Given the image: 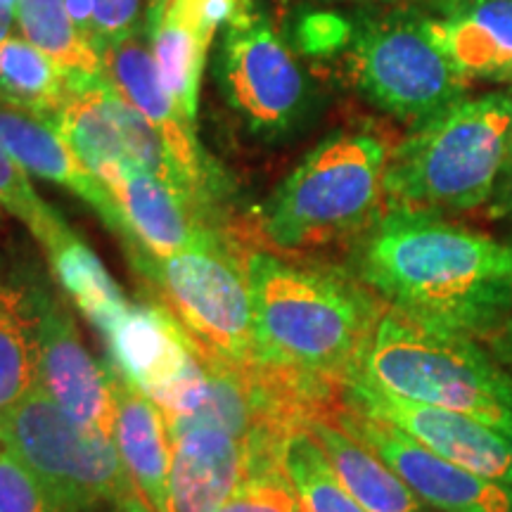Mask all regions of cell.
I'll return each mask as SVG.
<instances>
[{
    "instance_id": "cell-1",
    "label": "cell",
    "mask_w": 512,
    "mask_h": 512,
    "mask_svg": "<svg viewBox=\"0 0 512 512\" xmlns=\"http://www.w3.org/2000/svg\"><path fill=\"white\" fill-rule=\"evenodd\" d=\"M358 280L430 328L486 337L512 313V242L422 211L387 209L356 247Z\"/></svg>"
},
{
    "instance_id": "cell-2",
    "label": "cell",
    "mask_w": 512,
    "mask_h": 512,
    "mask_svg": "<svg viewBox=\"0 0 512 512\" xmlns=\"http://www.w3.org/2000/svg\"><path fill=\"white\" fill-rule=\"evenodd\" d=\"M254 309L256 361L344 389L384 306L347 275L266 249L245 256Z\"/></svg>"
},
{
    "instance_id": "cell-3",
    "label": "cell",
    "mask_w": 512,
    "mask_h": 512,
    "mask_svg": "<svg viewBox=\"0 0 512 512\" xmlns=\"http://www.w3.org/2000/svg\"><path fill=\"white\" fill-rule=\"evenodd\" d=\"M512 159V95L458 100L387 157V209L451 214L491 200Z\"/></svg>"
},
{
    "instance_id": "cell-4",
    "label": "cell",
    "mask_w": 512,
    "mask_h": 512,
    "mask_svg": "<svg viewBox=\"0 0 512 512\" xmlns=\"http://www.w3.org/2000/svg\"><path fill=\"white\" fill-rule=\"evenodd\" d=\"M358 377L399 399L463 413L503 432L512 422V375L477 339L382 311Z\"/></svg>"
},
{
    "instance_id": "cell-5",
    "label": "cell",
    "mask_w": 512,
    "mask_h": 512,
    "mask_svg": "<svg viewBox=\"0 0 512 512\" xmlns=\"http://www.w3.org/2000/svg\"><path fill=\"white\" fill-rule=\"evenodd\" d=\"M387 157L370 133L323 140L261 204L264 238L287 252L361 238L384 214Z\"/></svg>"
},
{
    "instance_id": "cell-6",
    "label": "cell",
    "mask_w": 512,
    "mask_h": 512,
    "mask_svg": "<svg viewBox=\"0 0 512 512\" xmlns=\"http://www.w3.org/2000/svg\"><path fill=\"white\" fill-rule=\"evenodd\" d=\"M128 259L202 356L233 366L256 361L245 259L240 261L221 230L176 254L136 252Z\"/></svg>"
},
{
    "instance_id": "cell-7",
    "label": "cell",
    "mask_w": 512,
    "mask_h": 512,
    "mask_svg": "<svg viewBox=\"0 0 512 512\" xmlns=\"http://www.w3.org/2000/svg\"><path fill=\"white\" fill-rule=\"evenodd\" d=\"M0 434L60 512H86L136 496L114 439L69 418L41 387L0 415Z\"/></svg>"
},
{
    "instance_id": "cell-8",
    "label": "cell",
    "mask_w": 512,
    "mask_h": 512,
    "mask_svg": "<svg viewBox=\"0 0 512 512\" xmlns=\"http://www.w3.org/2000/svg\"><path fill=\"white\" fill-rule=\"evenodd\" d=\"M349 74L368 100L408 124H427L465 91V74L434 41L427 19L363 24L351 38Z\"/></svg>"
},
{
    "instance_id": "cell-9",
    "label": "cell",
    "mask_w": 512,
    "mask_h": 512,
    "mask_svg": "<svg viewBox=\"0 0 512 512\" xmlns=\"http://www.w3.org/2000/svg\"><path fill=\"white\" fill-rule=\"evenodd\" d=\"M219 81L228 105L266 140L290 133L309 105V83L292 48L254 12L228 27Z\"/></svg>"
},
{
    "instance_id": "cell-10",
    "label": "cell",
    "mask_w": 512,
    "mask_h": 512,
    "mask_svg": "<svg viewBox=\"0 0 512 512\" xmlns=\"http://www.w3.org/2000/svg\"><path fill=\"white\" fill-rule=\"evenodd\" d=\"M349 437L368 446L437 512H512V486L465 470L396 430L389 422L339 406L330 415Z\"/></svg>"
},
{
    "instance_id": "cell-11",
    "label": "cell",
    "mask_w": 512,
    "mask_h": 512,
    "mask_svg": "<svg viewBox=\"0 0 512 512\" xmlns=\"http://www.w3.org/2000/svg\"><path fill=\"white\" fill-rule=\"evenodd\" d=\"M342 406L389 422L437 456L512 486V448L501 432L484 422L446 408L399 399L358 375L344 384Z\"/></svg>"
},
{
    "instance_id": "cell-12",
    "label": "cell",
    "mask_w": 512,
    "mask_h": 512,
    "mask_svg": "<svg viewBox=\"0 0 512 512\" xmlns=\"http://www.w3.org/2000/svg\"><path fill=\"white\" fill-rule=\"evenodd\" d=\"M38 387L86 430L114 439L112 370L95 361L60 299L36 287Z\"/></svg>"
},
{
    "instance_id": "cell-13",
    "label": "cell",
    "mask_w": 512,
    "mask_h": 512,
    "mask_svg": "<svg viewBox=\"0 0 512 512\" xmlns=\"http://www.w3.org/2000/svg\"><path fill=\"white\" fill-rule=\"evenodd\" d=\"M102 76L128 105L150 121L197 188L214 202L221 195L219 169L204 155L195 124L183 117L166 91L152 50L150 27L107 46L102 53Z\"/></svg>"
},
{
    "instance_id": "cell-14",
    "label": "cell",
    "mask_w": 512,
    "mask_h": 512,
    "mask_svg": "<svg viewBox=\"0 0 512 512\" xmlns=\"http://www.w3.org/2000/svg\"><path fill=\"white\" fill-rule=\"evenodd\" d=\"M102 183L117 197L131 230L133 247L128 249V256L136 252L169 256L219 230L211 226L207 211L185 200L133 159L107 171Z\"/></svg>"
},
{
    "instance_id": "cell-15",
    "label": "cell",
    "mask_w": 512,
    "mask_h": 512,
    "mask_svg": "<svg viewBox=\"0 0 512 512\" xmlns=\"http://www.w3.org/2000/svg\"><path fill=\"white\" fill-rule=\"evenodd\" d=\"M0 147L27 174L72 190L114 235H119L126 252L133 247L131 230L126 226L117 197L91 169L79 162V157L69 150L50 121L0 102Z\"/></svg>"
},
{
    "instance_id": "cell-16",
    "label": "cell",
    "mask_w": 512,
    "mask_h": 512,
    "mask_svg": "<svg viewBox=\"0 0 512 512\" xmlns=\"http://www.w3.org/2000/svg\"><path fill=\"white\" fill-rule=\"evenodd\" d=\"M174 460L169 512H216L249 477L254 460L247 441L209 427L171 434Z\"/></svg>"
},
{
    "instance_id": "cell-17",
    "label": "cell",
    "mask_w": 512,
    "mask_h": 512,
    "mask_svg": "<svg viewBox=\"0 0 512 512\" xmlns=\"http://www.w3.org/2000/svg\"><path fill=\"white\" fill-rule=\"evenodd\" d=\"M110 366V363H107ZM112 370V368H110ZM114 444L136 494L152 512H169V477L174 439L164 413L143 392L112 370Z\"/></svg>"
},
{
    "instance_id": "cell-18",
    "label": "cell",
    "mask_w": 512,
    "mask_h": 512,
    "mask_svg": "<svg viewBox=\"0 0 512 512\" xmlns=\"http://www.w3.org/2000/svg\"><path fill=\"white\" fill-rule=\"evenodd\" d=\"M427 24L465 76L512 81V0H470L446 19Z\"/></svg>"
},
{
    "instance_id": "cell-19",
    "label": "cell",
    "mask_w": 512,
    "mask_h": 512,
    "mask_svg": "<svg viewBox=\"0 0 512 512\" xmlns=\"http://www.w3.org/2000/svg\"><path fill=\"white\" fill-rule=\"evenodd\" d=\"M306 430L316 437L344 489L366 512H434L392 467L332 420H313Z\"/></svg>"
},
{
    "instance_id": "cell-20",
    "label": "cell",
    "mask_w": 512,
    "mask_h": 512,
    "mask_svg": "<svg viewBox=\"0 0 512 512\" xmlns=\"http://www.w3.org/2000/svg\"><path fill=\"white\" fill-rule=\"evenodd\" d=\"M53 126L79 162L100 181L114 166L131 159L110 110V83L105 76L69 88V98Z\"/></svg>"
},
{
    "instance_id": "cell-21",
    "label": "cell",
    "mask_w": 512,
    "mask_h": 512,
    "mask_svg": "<svg viewBox=\"0 0 512 512\" xmlns=\"http://www.w3.org/2000/svg\"><path fill=\"white\" fill-rule=\"evenodd\" d=\"M38 384L36 287L0 283V415Z\"/></svg>"
},
{
    "instance_id": "cell-22",
    "label": "cell",
    "mask_w": 512,
    "mask_h": 512,
    "mask_svg": "<svg viewBox=\"0 0 512 512\" xmlns=\"http://www.w3.org/2000/svg\"><path fill=\"white\" fill-rule=\"evenodd\" d=\"M147 27H150L152 50H155V60L166 91L174 98L183 117L190 124H195L200 81L211 38L192 27L190 22H185L183 17H178L176 12H171L166 5L150 12Z\"/></svg>"
},
{
    "instance_id": "cell-23",
    "label": "cell",
    "mask_w": 512,
    "mask_h": 512,
    "mask_svg": "<svg viewBox=\"0 0 512 512\" xmlns=\"http://www.w3.org/2000/svg\"><path fill=\"white\" fill-rule=\"evenodd\" d=\"M57 283L64 287L76 309L93 323L102 337L126 316L133 302H128L117 280L107 273L98 254L72 235L48 254Z\"/></svg>"
},
{
    "instance_id": "cell-24",
    "label": "cell",
    "mask_w": 512,
    "mask_h": 512,
    "mask_svg": "<svg viewBox=\"0 0 512 512\" xmlns=\"http://www.w3.org/2000/svg\"><path fill=\"white\" fill-rule=\"evenodd\" d=\"M67 98V79L41 48L19 36L0 43V102L53 124Z\"/></svg>"
},
{
    "instance_id": "cell-25",
    "label": "cell",
    "mask_w": 512,
    "mask_h": 512,
    "mask_svg": "<svg viewBox=\"0 0 512 512\" xmlns=\"http://www.w3.org/2000/svg\"><path fill=\"white\" fill-rule=\"evenodd\" d=\"M17 24L24 38L60 67L69 88L102 76V57L83 41L64 0H17Z\"/></svg>"
},
{
    "instance_id": "cell-26",
    "label": "cell",
    "mask_w": 512,
    "mask_h": 512,
    "mask_svg": "<svg viewBox=\"0 0 512 512\" xmlns=\"http://www.w3.org/2000/svg\"><path fill=\"white\" fill-rule=\"evenodd\" d=\"M283 470L297 491L302 512H366L339 482L330 460L309 430L292 434L287 441Z\"/></svg>"
},
{
    "instance_id": "cell-27",
    "label": "cell",
    "mask_w": 512,
    "mask_h": 512,
    "mask_svg": "<svg viewBox=\"0 0 512 512\" xmlns=\"http://www.w3.org/2000/svg\"><path fill=\"white\" fill-rule=\"evenodd\" d=\"M0 209L22 221L38 245L46 249V254L74 235L62 216L34 190L27 171L3 147H0Z\"/></svg>"
},
{
    "instance_id": "cell-28",
    "label": "cell",
    "mask_w": 512,
    "mask_h": 512,
    "mask_svg": "<svg viewBox=\"0 0 512 512\" xmlns=\"http://www.w3.org/2000/svg\"><path fill=\"white\" fill-rule=\"evenodd\" d=\"M0 512H60L0 434Z\"/></svg>"
},
{
    "instance_id": "cell-29",
    "label": "cell",
    "mask_w": 512,
    "mask_h": 512,
    "mask_svg": "<svg viewBox=\"0 0 512 512\" xmlns=\"http://www.w3.org/2000/svg\"><path fill=\"white\" fill-rule=\"evenodd\" d=\"M216 512H302V503L280 467L249 477Z\"/></svg>"
},
{
    "instance_id": "cell-30",
    "label": "cell",
    "mask_w": 512,
    "mask_h": 512,
    "mask_svg": "<svg viewBox=\"0 0 512 512\" xmlns=\"http://www.w3.org/2000/svg\"><path fill=\"white\" fill-rule=\"evenodd\" d=\"M93 10L100 57L112 43L147 29L143 0H93Z\"/></svg>"
},
{
    "instance_id": "cell-31",
    "label": "cell",
    "mask_w": 512,
    "mask_h": 512,
    "mask_svg": "<svg viewBox=\"0 0 512 512\" xmlns=\"http://www.w3.org/2000/svg\"><path fill=\"white\" fill-rule=\"evenodd\" d=\"M297 38L304 53L330 55L347 46L354 38V27L344 22L342 17L330 15V12H313V15H306L302 19Z\"/></svg>"
},
{
    "instance_id": "cell-32",
    "label": "cell",
    "mask_w": 512,
    "mask_h": 512,
    "mask_svg": "<svg viewBox=\"0 0 512 512\" xmlns=\"http://www.w3.org/2000/svg\"><path fill=\"white\" fill-rule=\"evenodd\" d=\"M489 219L512 221V159L489 200Z\"/></svg>"
},
{
    "instance_id": "cell-33",
    "label": "cell",
    "mask_w": 512,
    "mask_h": 512,
    "mask_svg": "<svg viewBox=\"0 0 512 512\" xmlns=\"http://www.w3.org/2000/svg\"><path fill=\"white\" fill-rule=\"evenodd\" d=\"M112 512H152L147 505L143 503V498H140L138 494L126 498V501H121L119 505H112Z\"/></svg>"
},
{
    "instance_id": "cell-34",
    "label": "cell",
    "mask_w": 512,
    "mask_h": 512,
    "mask_svg": "<svg viewBox=\"0 0 512 512\" xmlns=\"http://www.w3.org/2000/svg\"><path fill=\"white\" fill-rule=\"evenodd\" d=\"M503 344H505V354H508L510 361H512V313H510L508 323H505V328H503Z\"/></svg>"
},
{
    "instance_id": "cell-35",
    "label": "cell",
    "mask_w": 512,
    "mask_h": 512,
    "mask_svg": "<svg viewBox=\"0 0 512 512\" xmlns=\"http://www.w3.org/2000/svg\"><path fill=\"white\" fill-rule=\"evenodd\" d=\"M166 3V0H147V5H150V10H147V17H150V12H155L162 8V5Z\"/></svg>"
},
{
    "instance_id": "cell-36",
    "label": "cell",
    "mask_w": 512,
    "mask_h": 512,
    "mask_svg": "<svg viewBox=\"0 0 512 512\" xmlns=\"http://www.w3.org/2000/svg\"><path fill=\"white\" fill-rule=\"evenodd\" d=\"M501 434H503V437H505V441H508V444H510V448H512V422H510V425H508V427H505V430H503Z\"/></svg>"
},
{
    "instance_id": "cell-37",
    "label": "cell",
    "mask_w": 512,
    "mask_h": 512,
    "mask_svg": "<svg viewBox=\"0 0 512 512\" xmlns=\"http://www.w3.org/2000/svg\"><path fill=\"white\" fill-rule=\"evenodd\" d=\"M0 5H3V8H10V10L17 12V0H0Z\"/></svg>"
},
{
    "instance_id": "cell-38",
    "label": "cell",
    "mask_w": 512,
    "mask_h": 512,
    "mask_svg": "<svg viewBox=\"0 0 512 512\" xmlns=\"http://www.w3.org/2000/svg\"><path fill=\"white\" fill-rule=\"evenodd\" d=\"M453 3H465V0H453Z\"/></svg>"
}]
</instances>
